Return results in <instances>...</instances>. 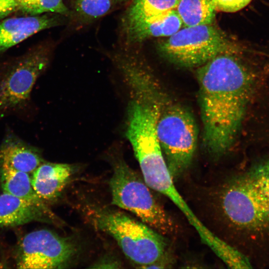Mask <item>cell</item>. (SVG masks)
<instances>
[{
	"label": "cell",
	"mask_w": 269,
	"mask_h": 269,
	"mask_svg": "<svg viewBox=\"0 0 269 269\" xmlns=\"http://www.w3.org/2000/svg\"><path fill=\"white\" fill-rule=\"evenodd\" d=\"M202 142L219 157L233 144L244 119L252 76L237 49L226 47L196 71Z\"/></svg>",
	"instance_id": "cell-1"
},
{
	"label": "cell",
	"mask_w": 269,
	"mask_h": 269,
	"mask_svg": "<svg viewBox=\"0 0 269 269\" xmlns=\"http://www.w3.org/2000/svg\"><path fill=\"white\" fill-rule=\"evenodd\" d=\"M218 200L223 217L236 229L253 235L269 232V160L228 180Z\"/></svg>",
	"instance_id": "cell-2"
},
{
	"label": "cell",
	"mask_w": 269,
	"mask_h": 269,
	"mask_svg": "<svg viewBox=\"0 0 269 269\" xmlns=\"http://www.w3.org/2000/svg\"><path fill=\"white\" fill-rule=\"evenodd\" d=\"M152 110L157 136L173 177L190 165L196 150L198 131L193 114L159 86L148 101Z\"/></svg>",
	"instance_id": "cell-3"
},
{
	"label": "cell",
	"mask_w": 269,
	"mask_h": 269,
	"mask_svg": "<svg viewBox=\"0 0 269 269\" xmlns=\"http://www.w3.org/2000/svg\"><path fill=\"white\" fill-rule=\"evenodd\" d=\"M126 135L139 163L143 179L151 189L168 198L175 205L183 200L175 187L155 130L150 108L133 100L128 109Z\"/></svg>",
	"instance_id": "cell-4"
},
{
	"label": "cell",
	"mask_w": 269,
	"mask_h": 269,
	"mask_svg": "<svg viewBox=\"0 0 269 269\" xmlns=\"http://www.w3.org/2000/svg\"><path fill=\"white\" fill-rule=\"evenodd\" d=\"M92 224L113 237L124 254L140 268L158 260L166 252L162 235L124 213L105 207L88 210Z\"/></svg>",
	"instance_id": "cell-5"
},
{
	"label": "cell",
	"mask_w": 269,
	"mask_h": 269,
	"mask_svg": "<svg viewBox=\"0 0 269 269\" xmlns=\"http://www.w3.org/2000/svg\"><path fill=\"white\" fill-rule=\"evenodd\" d=\"M109 181L112 204L132 212L145 224L162 235L175 232L172 218L151 193L143 178L121 158L113 163Z\"/></svg>",
	"instance_id": "cell-6"
},
{
	"label": "cell",
	"mask_w": 269,
	"mask_h": 269,
	"mask_svg": "<svg viewBox=\"0 0 269 269\" xmlns=\"http://www.w3.org/2000/svg\"><path fill=\"white\" fill-rule=\"evenodd\" d=\"M167 37L159 44L160 52L186 67L198 68L227 46L223 35L210 24L184 27Z\"/></svg>",
	"instance_id": "cell-7"
},
{
	"label": "cell",
	"mask_w": 269,
	"mask_h": 269,
	"mask_svg": "<svg viewBox=\"0 0 269 269\" xmlns=\"http://www.w3.org/2000/svg\"><path fill=\"white\" fill-rule=\"evenodd\" d=\"M78 248L69 238L49 230L26 234L18 246L16 265L19 269H59L67 266L75 257Z\"/></svg>",
	"instance_id": "cell-8"
},
{
	"label": "cell",
	"mask_w": 269,
	"mask_h": 269,
	"mask_svg": "<svg viewBox=\"0 0 269 269\" xmlns=\"http://www.w3.org/2000/svg\"><path fill=\"white\" fill-rule=\"evenodd\" d=\"M49 62L48 50L43 46L33 47L16 59L0 81V117L25 104Z\"/></svg>",
	"instance_id": "cell-9"
},
{
	"label": "cell",
	"mask_w": 269,
	"mask_h": 269,
	"mask_svg": "<svg viewBox=\"0 0 269 269\" xmlns=\"http://www.w3.org/2000/svg\"><path fill=\"white\" fill-rule=\"evenodd\" d=\"M32 222H59L50 209L3 192L0 195V227H15Z\"/></svg>",
	"instance_id": "cell-10"
},
{
	"label": "cell",
	"mask_w": 269,
	"mask_h": 269,
	"mask_svg": "<svg viewBox=\"0 0 269 269\" xmlns=\"http://www.w3.org/2000/svg\"><path fill=\"white\" fill-rule=\"evenodd\" d=\"M61 22L59 16L47 14L5 19L0 22V52L41 30L57 26Z\"/></svg>",
	"instance_id": "cell-11"
},
{
	"label": "cell",
	"mask_w": 269,
	"mask_h": 269,
	"mask_svg": "<svg viewBox=\"0 0 269 269\" xmlns=\"http://www.w3.org/2000/svg\"><path fill=\"white\" fill-rule=\"evenodd\" d=\"M74 169L67 163L43 162L31 174L33 187L45 203L55 200L70 181Z\"/></svg>",
	"instance_id": "cell-12"
},
{
	"label": "cell",
	"mask_w": 269,
	"mask_h": 269,
	"mask_svg": "<svg viewBox=\"0 0 269 269\" xmlns=\"http://www.w3.org/2000/svg\"><path fill=\"white\" fill-rule=\"evenodd\" d=\"M182 26V20L174 9L137 22L122 30L126 42L133 44L149 38L170 36Z\"/></svg>",
	"instance_id": "cell-13"
},
{
	"label": "cell",
	"mask_w": 269,
	"mask_h": 269,
	"mask_svg": "<svg viewBox=\"0 0 269 269\" xmlns=\"http://www.w3.org/2000/svg\"><path fill=\"white\" fill-rule=\"evenodd\" d=\"M43 162L38 149L12 135L5 137L0 145V167L31 174Z\"/></svg>",
	"instance_id": "cell-14"
},
{
	"label": "cell",
	"mask_w": 269,
	"mask_h": 269,
	"mask_svg": "<svg viewBox=\"0 0 269 269\" xmlns=\"http://www.w3.org/2000/svg\"><path fill=\"white\" fill-rule=\"evenodd\" d=\"M0 183L3 192L50 209L34 190L29 174L7 167H0Z\"/></svg>",
	"instance_id": "cell-15"
},
{
	"label": "cell",
	"mask_w": 269,
	"mask_h": 269,
	"mask_svg": "<svg viewBox=\"0 0 269 269\" xmlns=\"http://www.w3.org/2000/svg\"><path fill=\"white\" fill-rule=\"evenodd\" d=\"M179 1L132 0L122 18V28L153 16L175 9Z\"/></svg>",
	"instance_id": "cell-16"
},
{
	"label": "cell",
	"mask_w": 269,
	"mask_h": 269,
	"mask_svg": "<svg viewBox=\"0 0 269 269\" xmlns=\"http://www.w3.org/2000/svg\"><path fill=\"white\" fill-rule=\"evenodd\" d=\"M175 10L184 27L211 24L216 11L212 0H179Z\"/></svg>",
	"instance_id": "cell-17"
},
{
	"label": "cell",
	"mask_w": 269,
	"mask_h": 269,
	"mask_svg": "<svg viewBox=\"0 0 269 269\" xmlns=\"http://www.w3.org/2000/svg\"><path fill=\"white\" fill-rule=\"evenodd\" d=\"M17 9L30 15L53 12L68 15V9L63 0H14Z\"/></svg>",
	"instance_id": "cell-18"
},
{
	"label": "cell",
	"mask_w": 269,
	"mask_h": 269,
	"mask_svg": "<svg viewBox=\"0 0 269 269\" xmlns=\"http://www.w3.org/2000/svg\"><path fill=\"white\" fill-rule=\"evenodd\" d=\"M76 12L87 20L97 19L105 15L111 9V0H73Z\"/></svg>",
	"instance_id": "cell-19"
},
{
	"label": "cell",
	"mask_w": 269,
	"mask_h": 269,
	"mask_svg": "<svg viewBox=\"0 0 269 269\" xmlns=\"http://www.w3.org/2000/svg\"><path fill=\"white\" fill-rule=\"evenodd\" d=\"M252 0H212L215 10L234 12L247 6Z\"/></svg>",
	"instance_id": "cell-20"
},
{
	"label": "cell",
	"mask_w": 269,
	"mask_h": 269,
	"mask_svg": "<svg viewBox=\"0 0 269 269\" xmlns=\"http://www.w3.org/2000/svg\"><path fill=\"white\" fill-rule=\"evenodd\" d=\"M17 10L14 0H0V19Z\"/></svg>",
	"instance_id": "cell-21"
},
{
	"label": "cell",
	"mask_w": 269,
	"mask_h": 269,
	"mask_svg": "<svg viewBox=\"0 0 269 269\" xmlns=\"http://www.w3.org/2000/svg\"><path fill=\"white\" fill-rule=\"evenodd\" d=\"M95 265L96 266L94 268H118L117 266H119V264L111 259H106L98 262Z\"/></svg>",
	"instance_id": "cell-22"
},
{
	"label": "cell",
	"mask_w": 269,
	"mask_h": 269,
	"mask_svg": "<svg viewBox=\"0 0 269 269\" xmlns=\"http://www.w3.org/2000/svg\"></svg>",
	"instance_id": "cell-23"
}]
</instances>
